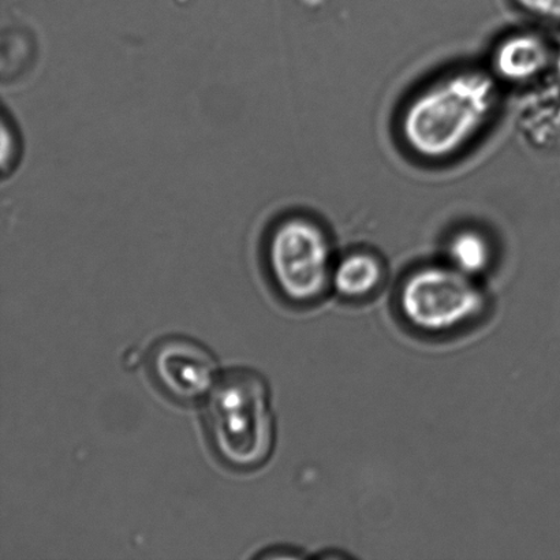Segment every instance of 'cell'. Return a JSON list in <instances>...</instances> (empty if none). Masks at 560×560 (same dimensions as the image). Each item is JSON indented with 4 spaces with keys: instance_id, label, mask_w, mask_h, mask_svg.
<instances>
[{
    "instance_id": "obj_10",
    "label": "cell",
    "mask_w": 560,
    "mask_h": 560,
    "mask_svg": "<svg viewBox=\"0 0 560 560\" xmlns=\"http://www.w3.org/2000/svg\"><path fill=\"white\" fill-rule=\"evenodd\" d=\"M526 14L560 25V0H514Z\"/></svg>"
},
{
    "instance_id": "obj_3",
    "label": "cell",
    "mask_w": 560,
    "mask_h": 560,
    "mask_svg": "<svg viewBox=\"0 0 560 560\" xmlns=\"http://www.w3.org/2000/svg\"><path fill=\"white\" fill-rule=\"evenodd\" d=\"M267 265L278 293L294 304L320 299L332 283L331 245L311 219L293 217L278 224L268 240Z\"/></svg>"
},
{
    "instance_id": "obj_1",
    "label": "cell",
    "mask_w": 560,
    "mask_h": 560,
    "mask_svg": "<svg viewBox=\"0 0 560 560\" xmlns=\"http://www.w3.org/2000/svg\"><path fill=\"white\" fill-rule=\"evenodd\" d=\"M501 101L498 79L466 68L431 82L406 104L400 118L405 145L425 161H446L468 148L490 125Z\"/></svg>"
},
{
    "instance_id": "obj_6",
    "label": "cell",
    "mask_w": 560,
    "mask_h": 560,
    "mask_svg": "<svg viewBox=\"0 0 560 560\" xmlns=\"http://www.w3.org/2000/svg\"><path fill=\"white\" fill-rule=\"evenodd\" d=\"M553 58L556 52L539 33L514 32L493 49L492 74L508 84H528L552 68Z\"/></svg>"
},
{
    "instance_id": "obj_4",
    "label": "cell",
    "mask_w": 560,
    "mask_h": 560,
    "mask_svg": "<svg viewBox=\"0 0 560 560\" xmlns=\"http://www.w3.org/2000/svg\"><path fill=\"white\" fill-rule=\"evenodd\" d=\"M399 305L411 326L427 332H446L479 316L485 295L471 277L457 268L431 266L406 279Z\"/></svg>"
},
{
    "instance_id": "obj_9",
    "label": "cell",
    "mask_w": 560,
    "mask_h": 560,
    "mask_svg": "<svg viewBox=\"0 0 560 560\" xmlns=\"http://www.w3.org/2000/svg\"><path fill=\"white\" fill-rule=\"evenodd\" d=\"M450 266L466 276L475 277L491 265L492 248L485 234L476 229H460L447 244Z\"/></svg>"
},
{
    "instance_id": "obj_7",
    "label": "cell",
    "mask_w": 560,
    "mask_h": 560,
    "mask_svg": "<svg viewBox=\"0 0 560 560\" xmlns=\"http://www.w3.org/2000/svg\"><path fill=\"white\" fill-rule=\"evenodd\" d=\"M521 129L534 145H560V81L537 93L521 113Z\"/></svg>"
},
{
    "instance_id": "obj_2",
    "label": "cell",
    "mask_w": 560,
    "mask_h": 560,
    "mask_svg": "<svg viewBox=\"0 0 560 560\" xmlns=\"http://www.w3.org/2000/svg\"><path fill=\"white\" fill-rule=\"evenodd\" d=\"M208 438L223 464L235 470L266 465L276 447V416L265 376L249 368H234L206 398Z\"/></svg>"
},
{
    "instance_id": "obj_8",
    "label": "cell",
    "mask_w": 560,
    "mask_h": 560,
    "mask_svg": "<svg viewBox=\"0 0 560 560\" xmlns=\"http://www.w3.org/2000/svg\"><path fill=\"white\" fill-rule=\"evenodd\" d=\"M382 279L381 260L366 252H354L343 257L332 272L334 288L349 299L370 295L381 284Z\"/></svg>"
},
{
    "instance_id": "obj_5",
    "label": "cell",
    "mask_w": 560,
    "mask_h": 560,
    "mask_svg": "<svg viewBox=\"0 0 560 560\" xmlns=\"http://www.w3.org/2000/svg\"><path fill=\"white\" fill-rule=\"evenodd\" d=\"M148 371L163 394L184 405L206 399L221 377L212 351L186 337H167L153 345Z\"/></svg>"
},
{
    "instance_id": "obj_11",
    "label": "cell",
    "mask_w": 560,
    "mask_h": 560,
    "mask_svg": "<svg viewBox=\"0 0 560 560\" xmlns=\"http://www.w3.org/2000/svg\"><path fill=\"white\" fill-rule=\"evenodd\" d=\"M553 69H556L557 80L560 81V48L556 51V58H553Z\"/></svg>"
}]
</instances>
